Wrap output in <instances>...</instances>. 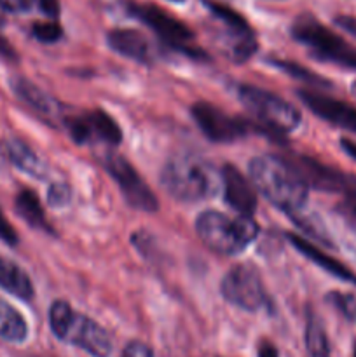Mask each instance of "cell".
<instances>
[{
    "label": "cell",
    "mask_w": 356,
    "mask_h": 357,
    "mask_svg": "<svg viewBox=\"0 0 356 357\" xmlns=\"http://www.w3.org/2000/svg\"><path fill=\"white\" fill-rule=\"evenodd\" d=\"M34 2L35 0H0V9L13 14L28 13L34 7Z\"/></svg>",
    "instance_id": "obj_28"
},
{
    "label": "cell",
    "mask_w": 356,
    "mask_h": 357,
    "mask_svg": "<svg viewBox=\"0 0 356 357\" xmlns=\"http://www.w3.org/2000/svg\"><path fill=\"white\" fill-rule=\"evenodd\" d=\"M47 201L54 208L66 206L70 201V188L65 183H52L47 192Z\"/></svg>",
    "instance_id": "obj_26"
},
{
    "label": "cell",
    "mask_w": 356,
    "mask_h": 357,
    "mask_svg": "<svg viewBox=\"0 0 356 357\" xmlns=\"http://www.w3.org/2000/svg\"><path fill=\"white\" fill-rule=\"evenodd\" d=\"M290 166L300 174L307 187L318 188L321 192H334L342 194L346 199H356V176L328 167L318 160L306 155H288Z\"/></svg>",
    "instance_id": "obj_9"
},
{
    "label": "cell",
    "mask_w": 356,
    "mask_h": 357,
    "mask_svg": "<svg viewBox=\"0 0 356 357\" xmlns=\"http://www.w3.org/2000/svg\"><path fill=\"white\" fill-rule=\"evenodd\" d=\"M105 169L112 174V178L115 180V183L121 188V194L124 197V201L128 202L131 208L140 209V211H157V197L154 195V192L147 187L145 181L140 178V174L136 173L135 167L129 164V160L126 157L119 155L115 152H108L105 155Z\"/></svg>",
    "instance_id": "obj_10"
},
{
    "label": "cell",
    "mask_w": 356,
    "mask_h": 357,
    "mask_svg": "<svg viewBox=\"0 0 356 357\" xmlns=\"http://www.w3.org/2000/svg\"><path fill=\"white\" fill-rule=\"evenodd\" d=\"M195 232L209 250L234 257L257 239L258 225L250 216L230 218L218 211H205L195 220Z\"/></svg>",
    "instance_id": "obj_4"
},
{
    "label": "cell",
    "mask_w": 356,
    "mask_h": 357,
    "mask_svg": "<svg viewBox=\"0 0 356 357\" xmlns=\"http://www.w3.org/2000/svg\"><path fill=\"white\" fill-rule=\"evenodd\" d=\"M31 33L37 38L38 42H44V44H52V42H58L63 37V30L58 23L54 21H49V23H35L31 26Z\"/></svg>",
    "instance_id": "obj_25"
},
{
    "label": "cell",
    "mask_w": 356,
    "mask_h": 357,
    "mask_svg": "<svg viewBox=\"0 0 356 357\" xmlns=\"http://www.w3.org/2000/svg\"><path fill=\"white\" fill-rule=\"evenodd\" d=\"M327 300L346 317L356 324V293L332 291L327 295Z\"/></svg>",
    "instance_id": "obj_24"
},
{
    "label": "cell",
    "mask_w": 356,
    "mask_h": 357,
    "mask_svg": "<svg viewBox=\"0 0 356 357\" xmlns=\"http://www.w3.org/2000/svg\"><path fill=\"white\" fill-rule=\"evenodd\" d=\"M299 98L307 105L313 114L321 117L323 121L337 126V128L346 129L356 135V108L351 105L344 103L335 98L325 96L321 93H313V91H299Z\"/></svg>",
    "instance_id": "obj_13"
},
{
    "label": "cell",
    "mask_w": 356,
    "mask_h": 357,
    "mask_svg": "<svg viewBox=\"0 0 356 357\" xmlns=\"http://www.w3.org/2000/svg\"><path fill=\"white\" fill-rule=\"evenodd\" d=\"M335 23L339 24L341 28H344L346 31H349L351 35L356 37V17H349V16H341L335 20Z\"/></svg>",
    "instance_id": "obj_33"
},
{
    "label": "cell",
    "mask_w": 356,
    "mask_h": 357,
    "mask_svg": "<svg viewBox=\"0 0 356 357\" xmlns=\"http://www.w3.org/2000/svg\"><path fill=\"white\" fill-rule=\"evenodd\" d=\"M49 324L58 340L75 345L93 357H110L114 345L105 328L84 314H77L66 302L52 303Z\"/></svg>",
    "instance_id": "obj_3"
},
{
    "label": "cell",
    "mask_w": 356,
    "mask_h": 357,
    "mask_svg": "<svg viewBox=\"0 0 356 357\" xmlns=\"http://www.w3.org/2000/svg\"><path fill=\"white\" fill-rule=\"evenodd\" d=\"M237 96L244 108L257 119L260 131L274 136L299 128L300 112L278 94L243 84L237 87Z\"/></svg>",
    "instance_id": "obj_5"
},
{
    "label": "cell",
    "mask_w": 356,
    "mask_h": 357,
    "mask_svg": "<svg viewBox=\"0 0 356 357\" xmlns=\"http://www.w3.org/2000/svg\"><path fill=\"white\" fill-rule=\"evenodd\" d=\"M220 291L227 302L248 312H257L267 305L260 272L251 264L234 265L223 278Z\"/></svg>",
    "instance_id": "obj_8"
},
{
    "label": "cell",
    "mask_w": 356,
    "mask_h": 357,
    "mask_svg": "<svg viewBox=\"0 0 356 357\" xmlns=\"http://www.w3.org/2000/svg\"><path fill=\"white\" fill-rule=\"evenodd\" d=\"M335 211L356 232V199H344L342 202H339Z\"/></svg>",
    "instance_id": "obj_27"
},
{
    "label": "cell",
    "mask_w": 356,
    "mask_h": 357,
    "mask_svg": "<svg viewBox=\"0 0 356 357\" xmlns=\"http://www.w3.org/2000/svg\"><path fill=\"white\" fill-rule=\"evenodd\" d=\"M222 190L227 204L241 216H251L257 209V195L253 187L237 167L225 164L222 167Z\"/></svg>",
    "instance_id": "obj_14"
},
{
    "label": "cell",
    "mask_w": 356,
    "mask_h": 357,
    "mask_svg": "<svg viewBox=\"0 0 356 357\" xmlns=\"http://www.w3.org/2000/svg\"><path fill=\"white\" fill-rule=\"evenodd\" d=\"M257 357H279L278 349H276L269 340H262L260 344H258Z\"/></svg>",
    "instance_id": "obj_32"
},
{
    "label": "cell",
    "mask_w": 356,
    "mask_h": 357,
    "mask_svg": "<svg viewBox=\"0 0 356 357\" xmlns=\"http://www.w3.org/2000/svg\"><path fill=\"white\" fill-rule=\"evenodd\" d=\"M191 114L202 135L215 143H232L248 132L246 122L225 114L222 108L208 101H199L192 105Z\"/></svg>",
    "instance_id": "obj_11"
},
{
    "label": "cell",
    "mask_w": 356,
    "mask_h": 357,
    "mask_svg": "<svg viewBox=\"0 0 356 357\" xmlns=\"http://www.w3.org/2000/svg\"><path fill=\"white\" fill-rule=\"evenodd\" d=\"M161 185L173 199L199 202L215 197L222 188V171L194 153H180L164 164Z\"/></svg>",
    "instance_id": "obj_2"
},
{
    "label": "cell",
    "mask_w": 356,
    "mask_h": 357,
    "mask_svg": "<svg viewBox=\"0 0 356 357\" xmlns=\"http://www.w3.org/2000/svg\"><path fill=\"white\" fill-rule=\"evenodd\" d=\"M107 42L115 52L129 59H135V61L150 63L154 59V51L149 38L131 28H117V30L108 31Z\"/></svg>",
    "instance_id": "obj_15"
},
{
    "label": "cell",
    "mask_w": 356,
    "mask_h": 357,
    "mask_svg": "<svg viewBox=\"0 0 356 357\" xmlns=\"http://www.w3.org/2000/svg\"><path fill=\"white\" fill-rule=\"evenodd\" d=\"M0 288L21 300H31L35 293L27 272L6 257H0Z\"/></svg>",
    "instance_id": "obj_18"
},
{
    "label": "cell",
    "mask_w": 356,
    "mask_h": 357,
    "mask_svg": "<svg viewBox=\"0 0 356 357\" xmlns=\"http://www.w3.org/2000/svg\"><path fill=\"white\" fill-rule=\"evenodd\" d=\"M6 152L7 157L10 159V162L21 169L23 173L30 174L34 178H40L44 180L45 174H47V167L42 162L40 157L27 145L21 139H7L6 142Z\"/></svg>",
    "instance_id": "obj_19"
},
{
    "label": "cell",
    "mask_w": 356,
    "mask_h": 357,
    "mask_svg": "<svg viewBox=\"0 0 356 357\" xmlns=\"http://www.w3.org/2000/svg\"><path fill=\"white\" fill-rule=\"evenodd\" d=\"M341 146H342V150H344V152L351 157V159L356 160V142H353V139H348V138H342Z\"/></svg>",
    "instance_id": "obj_34"
},
{
    "label": "cell",
    "mask_w": 356,
    "mask_h": 357,
    "mask_svg": "<svg viewBox=\"0 0 356 357\" xmlns=\"http://www.w3.org/2000/svg\"><path fill=\"white\" fill-rule=\"evenodd\" d=\"M248 171L255 188L274 208L293 215L306 206L309 187L286 159L276 155L253 157Z\"/></svg>",
    "instance_id": "obj_1"
},
{
    "label": "cell",
    "mask_w": 356,
    "mask_h": 357,
    "mask_svg": "<svg viewBox=\"0 0 356 357\" xmlns=\"http://www.w3.org/2000/svg\"><path fill=\"white\" fill-rule=\"evenodd\" d=\"M28 337V324L24 317L10 303L0 298V338L13 344H21Z\"/></svg>",
    "instance_id": "obj_20"
},
{
    "label": "cell",
    "mask_w": 356,
    "mask_h": 357,
    "mask_svg": "<svg viewBox=\"0 0 356 357\" xmlns=\"http://www.w3.org/2000/svg\"><path fill=\"white\" fill-rule=\"evenodd\" d=\"M306 349L309 357H330V344L323 323L314 312H307Z\"/></svg>",
    "instance_id": "obj_22"
},
{
    "label": "cell",
    "mask_w": 356,
    "mask_h": 357,
    "mask_svg": "<svg viewBox=\"0 0 356 357\" xmlns=\"http://www.w3.org/2000/svg\"><path fill=\"white\" fill-rule=\"evenodd\" d=\"M271 63L274 66H278L279 70H283V72L288 73V75L295 77V79L306 80V82L314 84V86H318V87H330V82H328L327 79L316 75V73H313L311 70H306L304 66L297 65V63L283 61V59H271Z\"/></svg>",
    "instance_id": "obj_23"
},
{
    "label": "cell",
    "mask_w": 356,
    "mask_h": 357,
    "mask_svg": "<svg viewBox=\"0 0 356 357\" xmlns=\"http://www.w3.org/2000/svg\"><path fill=\"white\" fill-rule=\"evenodd\" d=\"M292 35L306 45L314 58L330 61L344 68L356 70V47L342 40L339 35L311 16H299L292 24Z\"/></svg>",
    "instance_id": "obj_6"
},
{
    "label": "cell",
    "mask_w": 356,
    "mask_h": 357,
    "mask_svg": "<svg viewBox=\"0 0 356 357\" xmlns=\"http://www.w3.org/2000/svg\"><path fill=\"white\" fill-rule=\"evenodd\" d=\"M122 357H154L152 349L142 342H131L122 351Z\"/></svg>",
    "instance_id": "obj_29"
},
{
    "label": "cell",
    "mask_w": 356,
    "mask_h": 357,
    "mask_svg": "<svg viewBox=\"0 0 356 357\" xmlns=\"http://www.w3.org/2000/svg\"><path fill=\"white\" fill-rule=\"evenodd\" d=\"M10 87H13L14 94H16L21 101H24L28 107L34 108L40 117L47 119V121H54V119L58 117L59 108L58 105H56V101L52 100L51 96H47L44 91L38 89L35 84H31L30 80L16 77V79L10 80Z\"/></svg>",
    "instance_id": "obj_17"
},
{
    "label": "cell",
    "mask_w": 356,
    "mask_h": 357,
    "mask_svg": "<svg viewBox=\"0 0 356 357\" xmlns=\"http://www.w3.org/2000/svg\"><path fill=\"white\" fill-rule=\"evenodd\" d=\"M38 7L42 13L49 17L59 16V2L58 0H38Z\"/></svg>",
    "instance_id": "obj_31"
},
{
    "label": "cell",
    "mask_w": 356,
    "mask_h": 357,
    "mask_svg": "<svg viewBox=\"0 0 356 357\" xmlns=\"http://www.w3.org/2000/svg\"><path fill=\"white\" fill-rule=\"evenodd\" d=\"M128 10L135 17H138L142 23L152 28L157 33V37L170 45L175 51L181 52V54L188 56L192 59H205L206 54L199 47L192 44L194 40V31L177 20L175 16L168 14L157 6H150V3H129Z\"/></svg>",
    "instance_id": "obj_7"
},
{
    "label": "cell",
    "mask_w": 356,
    "mask_h": 357,
    "mask_svg": "<svg viewBox=\"0 0 356 357\" xmlns=\"http://www.w3.org/2000/svg\"><path fill=\"white\" fill-rule=\"evenodd\" d=\"M70 136L79 145L91 142H103L107 145H119L122 142V131L117 122L103 110H93L87 114L68 117L65 121Z\"/></svg>",
    "instance_id": "obj_12"
},
{
    "label": "cell",
    "mask_w": 356,
    "mask_h": 357,
    "mask_svg": "<svg viewBox=\"0 0 356 357\" xmlns=\"http://www.w3.org/2000/svg\"><path fill=\"white\" fill-rule=\"evenodd\" d=\"M353 357H356V347H355V356H353Z\"/></svg>",
    "instance_id": "obj_37"
},
{
    "label": "cell",
    "mask_w": 356,
    "mask_h": 357,
    "mask_svg": "<svg viewBox=\"0 0 356 357\" xmlns=\"http://www.w3.org/2000/svg\"><path fill=\"white\" fill-rule=\"evenodd\" d=\"M0 239H2L3 243L10 244V246H14V244L17 243L16 230L13 229V225H10L9 222H7L6 216L2 215V211H0Z\"/></svg>",
    "instance_id": "obj_30"
},
{
    "label": "cell",
    "mask_w": 356,
    "mask_h": 357,
    "mask_svg": "<svg viewBox=\"0 0 356 357\" xmlns=\"http://www.w3.org/2000/svg\"><path fill=\"white\" fill-rule=\"evenodd\" d=\"M16 213L34 229L51 230L47 225V220H45L40 201L31 190H21L16 195Z\"/></svg>",
    "instance_id": "obj_21"
},
{
    "label": "cell",
    "mask_w": 356,
    "mask_h": 357,
    "mask_svg": "<svg viewBox=\"0 0 356 357\" xmlns=\"http://www.w3.org/2000/svg\"><path fill=\"white\" fill-rule=\"evenodd\" d=\"M288 241L295 246V250L299 253H302L304 257L309 258L313 264H316L318 267L323 268L325 272H328L334 278L341 279V281L351 282V284H356V275L355 272L349 271L346 265H342L341 261H337L335 258H332L330 255H327L325 251H321L320 248L313 246L309 241H306L304 237L297 236V234H288Z\"/></svg>",
    "instance_id": "obj_16"
},
{
    "label": "cell",
    "mask_w": 356,
    "mask_h": 357,
    "mask_svg": "<svg viewBox=\"0 0 356 357\" xmlns=\"http://www.w3.org/2000/svg\"><path fill=\"white\" fill-rule=\"evenodd\" d=\"M351 93L356 96V80H355V82H353V86H351Z\"/></svg>",
    "instance_id": "obj_35"
},
{
    "label": "cell",
    "mask_w": 356,
    "mask_h": 357,
    "mask_svg": "<svg viewBox=\"0 0 356 357\" xmlns=\"http://www.w3.org/2000/svg\"><path fill=\"white\" fill-rule=\"evenodd\" d=\"M173 2H184V0H173Z\"/></svg>",
    "instance_id": "obj_36"
}]
</instances>
